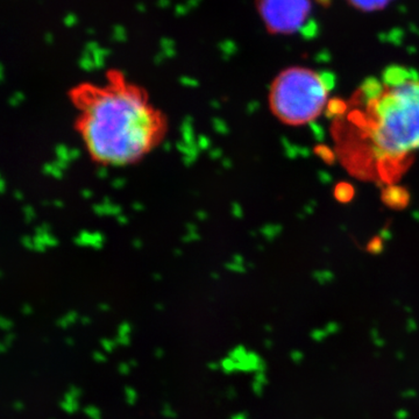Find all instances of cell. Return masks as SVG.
<instances>
[{
	"label": "cell",
	"mask_w": 419,
	"mask_h": 419,
	"mask_svg": "<svg viewBox=\"0 0 419 419\" xmlns=\"http://www.w3.org/2000/svg\"><path fill=\"white\" fill-rule=\"evenodd\" d=\"M76 129L87 154L103 166L134 165L159 146L167 118L144 87L111 69L104 82H83L69 91Z\"/></svg>",
	"instance_id": "obj_1"
},
{
	"label": "cell",
	"mask_w": 419,
	"mask_h": 419,
	"mask_svg": "<svg viewBox=\"0 0 419 419\" xmlns=\"http://www.w3.org/2000/svg\"><path fill=\"white\" fill-rule=\"evenodd\" d=\"M349 115L355 126L356 153L391 174L419 150V75L391 65L382 77L369 78L354 97Z\"/></svg>",
	"instance_id": "obj_2"
},
{
	"label": "cell",
	"mask_w": 419,
	"mask_h": 419,
	"mask_svg": "<svg viewBox=\"0 0 419 419\" xmlns=\"http://www.w3.org/2000/svg\"><path fill=\"white\" fill-rule=\"evenodd\" d=\"M331 86L326 76L315 70L304 66L287 68L270 86V108L287 125H305L325 110Z\"/></svg>",
	"instance_id": "obj_3"
},
{
	"label": "cell",
	"mask_w": 419,
	"mask_h": 419,
	"mask_svg": "<svg viewBox=\"0 0 419 419\" xmlns=\"http://www.w3.org/2000/svg\"><path fill=\"white\" fill-rule=\"evenodd\" d=\"M256 7L267 30L289 35L305 26L311 14V0H256Z\"/></svg>",
	"instance_id": "obj_4"
},
{
	"label": "cell",
	"mask_w": 419,
	"mask_h": 419,
	"mask_svg": "<svg viewBox=\"0 0 419 419\" xmlns=\"http://www.w3.org/2000/svg\"><path fill=\"white\" fill-rule=\"evenodd\" d=\"M353 7L361 11H378L389 5L391 0H347Z\"/></svg>",
	"instance_id": "obj_5"
},
{
	"label": "cell",
	"mask_w": 419,
	"mask_h": 419,
	"mask_svg": "<svg viewBox=\"0 0 419 419\" xmlns=\"http://www.w3.org/2000/svg\"><path fill=\"white\" fill-rule=\"evenodd\" d=\"M267 384H268V377H267L266 372H256L254 376V382L251 384V389L254 393L261 396Z\"/></svg>",
	"instance_id": "obj_6"
},
{
	"label": "cell",
	"mask_w": 419,
	"mask_h": 419,
	"mask_svg": "<svg viewBox=\"0 0 419 419\" xmlns=\"http://www.w3.org/2000/svg\"><path fill=\"white\" fill-rule=\"evenodd\" d=\"M310 336H311V339L314 340V342H323L324 340L329 338L330 335L325 329H314L311 333H310Z\"/></svg>",
	"instance_id": "obj_7"
},
{
	"label": "cell",
	"mask_w": 419,
	"mask_h": 419,
	"mask_svg": "<svg viewBox=\"0 0 419 419\" xmlns=\"http://www.w3.org/2000/svg\"><path fill=\"white\" fill-rule=\"evenodd\" d=\"M289 357L293 363L300 364L305 359V354L302 351H299V349H293L289 353Z\"/></svg>",
	"instance_id": "obj_8"
},
{
	"label": "cell",
	"mask_w": 419,
	"mask_h": 419,
	"mask_svg": "<svg viewBox=\"0 0 419 419\" xmlns=\"http://www.w3.org/2000/svg\"><path fill=\"white\" fill-rule=\"evenodd\" d=\"M372 340H373V344H374L375 347H377V348L384 347L385 342H384V340L382 339V336L379 335V333L377 332V330H373L372 331Z\"/></svg>",
	"instance_id": "obj_9"
},
{
	"label": "cell",
	"mask_w": 419,
	"mask_h": 419,
	"mask_svg": "<svg viewBox=\"0 0 419 419\" xmlns=\"http://www.w3.org/2000/svg\"><path fill=\"white\" fill-rule=\"evenodd\" d=\"M394 416H395V419H409L410 412H409V410L400 408V409H397L396 411H395Z\"/></svg>",
	"instance_id": "obj_10"
},
{
	"label": "cell",
	"mask_w": 419,
	"mask_h": 419,
	"mask_svg": "<svg viewBox=\"0 0 419 419\" xmlns=\"http://www.w3.org/2000/svg\"><path fill=\"white\" fill-rule=\"evenodd\" d=\"M324 329L326 330V332L329 333V335H336V333L339 332L340 326L336 323H329L326 325V326L324 327Z\"/></svg>",
	"instance_id": "obj_11"
},
{
	"label": "cell",
	"mask_w": 419,
	"mask_h": 419,
	"mask_svg": "<svg viewBox=\"0 0 419 419\" xmlns=\"http://www.w3.org/2000/svg\"><path fill=\"white\" fill-rule=\"evenodd\" d=\"M417 391L415 389H405L404 391H402L400 396L404 399H415L416 397H417Z\"/></svg>",
	"instance_id": "obj_12"
},
{
	"label": "cell",
	"mask_w": 419,
	"mask_h": 419,
	"mask_svg": "<svg viewBox=\"0 0 419 419\" xmlns=\"http://www.w3.org/2000/svg\"><path fill=\"white\" fill-rule=\"evenodd\" d=\"M406 330H408V332L410 333L415 332V331L417 330V325H416V323H408V325H406Z\"/></svg>",
	"instance_id": "obj_13"
},
{
	"label": "cell",
	"mask_w": 419,
	"mask_h": 419,
	"mask_svg": "<svg viewBox=\"0 0 419 419\" xmlns=\"http://www.w3.org/2000/svg\"><path fill=\"white\" fill-rule=\"evenodd\" d=\"M233 419H247V417H246V416L244 414H239V415L234 416V417H233Z\"/></svg>",
	"instance_id": "obj_14"
},
{
	"label": "cell",
	"mask_w": 419,
	"mask_h": 419,
	"mask_svg": "<svg viewBox=\"0 0 419 419\" xmlns=\"http://www.w3.org/2000/svg\"><path fill=\"white\" fill-rule=\"evenodd\" d=\"M397 359H399V360H403L404 359V353H403V352H397Z\"/></svg>",
	"instance_id": "obj_15"
}]
</instances>
